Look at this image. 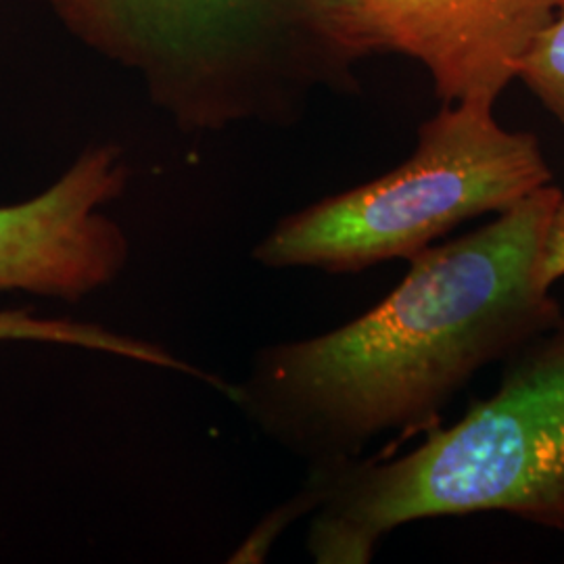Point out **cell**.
Instances as JSON below:
<instances>
[{"instance_id":"6da1fadb","label":"cell","mask_w":564,"mask_h":564,"mask_svg":"<svg viewBox=\"0 0 564 564\" xmlns=\"http://www.w3.org/2000/svg\"><path fill=\"white\" fill-rule=\"evenodd\" d=\"M563 199L547 184L481 228L410 258L402 282L318 337L270 345L230 400L310 466L362 458L442 424L454 398L563 312L540 279L545 226Z\"/></svg>"},{"instance_id":"7a4b0ae2","label":"cell","mask_w":564,"mask_h":564,"mask_svg":"<svg viewBox=\"0 0 564 564\" xmlns=\"http://www.w3.org/2000/svg\"><path fill=\"white\" fill-rule=\"evenodd\" d=\"M307 550L366 564L387 533L442 517L505 512L564 531V316L505 364L498 389L403 456L312 466Z\"/></svg>"},{"instance_id":"3957f363","label":"cell","mask_w":564,"mask_h":564,"mask_svg":"<svg viewBox=\"0 0 564 564\" xmlns=\"http://www.w3.org/2000/svg\"><path fill=\"white\" fill-rule=\"evenodd\" d=\"M494 109L487 101L444 105L419 128L405 162L291 214L253 258L268 268L364 272L410 260L460 224L502 214L552 184L538 137L506 130Z\"/></svg>"},{"instance_id":"277c9868","label":"cell","mask_w":564,"mask_h":564,"mask_svg":"<svg viewBox=\"0 0 564 564\" xmlns=\"http://www.w3.org/2000/svg\"><path fill=\"white\" fill-rule=\"evenodd\" d=\"M86 44L141 72L153 99L188 128L276 116L295 80L276 55L307 42L337 65L312 0H46Z\"/></svg>"},{"instance_id":"5b68a950","label":"cell","mask_w":564,"mask_h":564,"mask_svg":"<svg viewBox=\"0 0 564 564\" xmlns=\"http://www.w3.org/2000/svg\"><path fill=\"white\" fill-rule=\"evenodd\" d=\"M561 0H314L316 28L339 65L398 53L429 72L444 105L496 102Z\"/></svg>"},{"instance_id":"8992f818","label":"cell","mask_w":564,"mask_h":564,"mask_svg":"<svg viewBox=\"0 0 564 564\" xmlns=\"http://www.w3.org/2000/svg\"><path fill=\"white\" fill-rule=\"evenodd\" d=\"M126 181L120 149L95 147L39 197L0 207V293L80 302L116 281L130 245L99 207Z\"/></svg>"},{"instance_id":"52a82bcc","label":"cell","mask_w":564,"mask_h":564,"mask_svg":"<svg viewBox=\"0 0 564 564\" xmlns=\"http://www.w3.org/2000/svg\"><path fill=\"white\" fill-rule=\"evenodd\" d=\"M0 341H39L69 345L82 349H95L113 354L126 360L149 364L172 372H182L205 383H214L216 377L207 375L193 364L176 358L172 351L155 343L141 341L99 324L78 323L72 318H41L28 310H0Z\"/></svg>"},{"instance_id":"ba28073f","label":"cell","mask_w":564,"mask_h":564,"mask_svg":"<svg viewBox=\"0 0 564 564\" xmlns=\"http://www.w3.org/2000/svg\"><path fill=\"white\" fill-rule=\"evenodd\" d=\"M517 80L564 128V0L527 48Z\"/></svg>"},{"instance_id":"9c48e42d","label":"cell","mask_w":564,"mask_h":564,"mask_svg":"<svg viewBox=\"0 0 564 564\" xmlns=\"http://www.w3.org/2000/svg\"><path fill=\"white\" fill-rule=\"evenodd\" d=\"M540 279L550 289L564 279V195L563 199L556 203L545 226L540 253Z\"/></svg>"}]
</instances>
